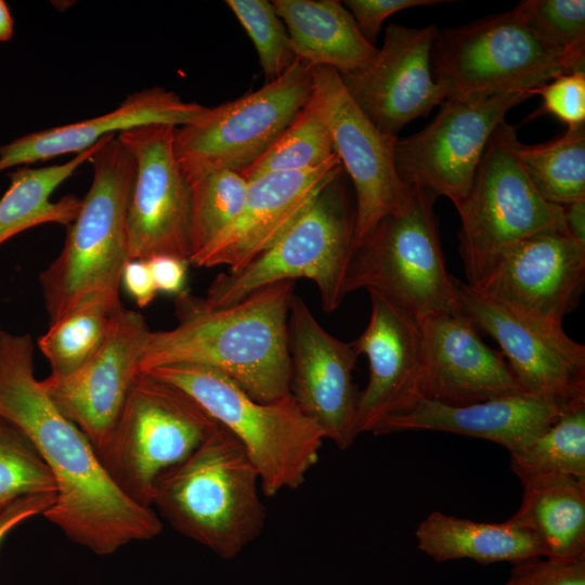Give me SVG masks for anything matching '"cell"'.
Instances as JSON below:
<instances>
[{
  "instance_id": "cell-24",
  "label": "cell",
  "mask_w": 585,
  "mask_h": 585,
  "mask_svg": "<svg viewBox=\"0 0 585 585\" xmlns=\"http://www.w3.org/2000/svg\"><path fill=\"white\" fill-rule=\"evenodd\" d=\"M563 412L531 394L491 399L467 405H446L425 398L386 419L374 434L431 430L484 439L509 453L543 432Z\"/></svg>"
},
{
  "instance_id": "cell-36",
  "label": "cell",
  "mask_w": 585,
  "mask_h": 585,
  "mask_svg": "<svg viewBox=\"0 0 585 585\" xmlns=\"http://www.w3.org/2000/svg\"><path fill=\"white\" fill-rule=\"evenodd\" d=\"M225 4L251 39L266 82L278 78L299 61L272 1L226 0Z\"/></svg>"
},
{
  "instance_id": "cell-21",
  "label": "cell",
  "mask_w": 585,
  "mask_h": 585,
  "mask_svg": "<svg viewBox=\"0 0 585 585\" xmlns=\"http://www.w3.org/2000/svg\"><path fill=\"white\" fill-rule=\"evenodd\" d=\"M370 315L352 342L368 361V381L358 396L355 431H374L420 398L422 342L419 322L376 291H368Z\"/></svg>"
},
{
  "instance_id": "cell-32",
  "label": "cell",
  "mask_w": 585,
  "mask_h": 585,
  "mask_svg": "<svg viewBox=\"0 0 585 585\" xmlns=\"http://www.w3.org/2000/svg\"><path fill=\"white\" fill-rule=\"evenodd\" d=\"M335 153L329 129L313 93L295 119L251 166L239 172L247 181L263 174L315 168Z\"/></svg>"
},
{
  "instance_id": "cell-26",
  "label": "cell",
  "mask_w": 585,
  "mask_h": 585,
  "mask_svg": "<svg viewBox=\"0 0 585 585\" xmlns=\"http://www.w3.org/2000/svg\"><path fill=\"white\" fill-rule=\"evenodd\" d=\"M415 537L418 549L435 562L515 563L543 557L537 537L511 517L493 523L432 511L418 524Z\"/></svg>"
},
{
  "instance_id": "cell-13",
  "label": "cell",
  "mask_w": 585,
  "mask_h": 585,
  "mask_svg": "<svg viewBox=\"0 0 585 585\" xmlns=\"http://www.w3.org/2000/svg\"><path fill=\"white\" fill-rule=\"evenodd\" d=\"M455 287L460 312L498 343L529 394L562 412L585 405V346L562 324L515 311L457 278Z\"/></svg>"
},
{
  "instance_id": "cell-6",
  "label": "cell",
  "mask_w": 585,
  "mask_h": 585,
  "mask_svg": "<svg viewBox=\"0 0 585 585\" xmlns=\"http://www.w3.org/2000/svg\"><path fill=\"white\" fill-rule=\"evenodd\" d=\"M437 195L412 186L406 204L384 218L353 251L346 295L376 291L416 320L460 312L455 277L441 248Z\"/></svg>"
},
{
  "instance_id": "cell-29",
  "label": "cell",
  "mask_w": 585,
  "mask_h": 585,
  "mask_svg": "<svg viewBox=\"0 0 585 585\" xmlns=\"http://www.w3.org/2000/svg\"><path fill=\"white\" fill-rule=\"evenodd\" d=\"M120 306L119 292L95 291L50 324L38 346L50 363L52 376L75 372L98 351Z\"/></svg>"
},
{
  "instance_id": "cell-20",
  "label": "cell",
  "mask_w": 585,
  "mask_h": 585,
  "mask_svg": "<svg viewBox=\"0 0 585 585\" xmlns=\"http://www.w3.org/2000/svg\"><path fill=\"white\" fill-rule=\"evenodd\" d=\"M421 398L446 405L529 394L502 352L483 342L463 312L419 320Z\"/></svg>"
},
{
  "instance_id": "cell-44",
  "label": "cell",
  "mask_w": 585,
  "mask_h": 585,
  "mask_svg": "<svg viewBox=\"0 0 585 585\" xmlns=\"http://www.w3.org/2000/svg\"><path fill=\"white\" fill-rule=\"evenodd\" d=\"M13 18L5 1L0 0V42L8 41L13 36Z\"/></svg>"
},
{
  "instance_id": "cell-1",
  "label": "cell",
  "mask_w": 585,
  "mask_h": 585,
  "mask_svg": "<svg viewBox=\"0 0 585 585\" xmlns=\"http://www.w3.org/2000/svg\"><path fill=\"white\" fill-rule=\"evenodd\" d=\"M0 417L31 441L50 469L55 502L43 517L72 542L96 555H110L161 532L158 514L115 484L89 438L36 379L29 334L0 330Z\"/></svg>"
},
{
  "instance_id": "cell-33",
  "label": "cell",
  "mask_w": 585,
  "mask_h": 585,
  "mask_svg": "<svg viewBox=\"0 0 585 585\" xmlns=\"http://www.w3.org/2000/svg\"><path fill=\"white\" fill-rule=\"evenodd\" d=\"M248 181L229 169L210 171L191 182V257L212 244L237 218Z\"/></svg>"
},
{
  "instance_id": "cell-39",
  "label": "cell",
  "mask_w": 585,
  "mask_h": 585,
  "mask_svg": "<svg viewBox=\"0 0 585 585\" xmlns=\"http://www.w3.org/2000/svg\"><path fill=\"white\" fill-rule=\"evenodd\" d=\"M354 18L360 31L370 43H375L384 21L390 15L408 8L433 6L444 0H346L341 1Z\"/></svg>"
},
{
  "instance_id": "cell-43",
  "label": "cell",
  "mask_w": 585,
  "mask_h": 585,
  "mask_svg": "<svg viewBox=\"0 0 585 585\" xmlns=\"http://www.w3.org/2000/svg\"><path fill=\"white\" fill-rule=\"evenodd\" d=\"M562 207L567 233L585 246V200H576Z\"/></svg>"
},
{
  "instance_id": "cell-4",
  "label": "cell",
  "mask_w": 585,
  "mask_h": 585,
  "mask_svg": "<svg viewBox=\"0 0 585 585\" xmlns=\"http://www.w3.org/2000/svg\"><path fill=\"white\" fill-rule=\"evenodd\" d=\"M90 161V188L60 255L39 275L50 324L95 291L119 292L129 260L126 221L135 160L116 134H109Z\"/></svg>"
},
{
  "instance_id": "cell-25",
  "label": "cell",
  "mask_w": 585,
  "mask_h": 585,
  "mask_svg": "<svg viewBox=\"0 0 585 585\" xmlns=\"http://www.w3.org/2000/svg\"><path fill=\"white\" fill-rule=\"evenodd\" d=\"M296 57L310 67L339 75L367 66L378 48L365 39L354 18L337 0H274Z\"/></svg>"
},
{
  "instance_id": "cell-5",
  "label": "cell",
  "mask_w": 585,
  "mask_h": 585,
  "mask_svg": "<svg viewBox=\"0 0 585 585\" xmlns=\"http://www.w3.org/2000/svg\"><path fill=\"white\" fill-rule=\"evenodd\" d=\"M146 373L186 392L239 441L256 466L263 494L298 489L317 463L324 435L290 394L259 402L225 375L200 365L174 364Z\"/></svg>"
},
{
  "instance_id": "cell-19",
  "label": "cell",
  "mask_w": 585,
  "mask_h": 585,
  "mask_svg": "<svg viewBox=\"0 0 585 585\" xmlns=\"http://www.w3.org/2000/svg\"><path fill=\"white\" fill-rule=\"evenodd\" d=\"M472 287L515 311L562 324L584 292L585 246L566 230L535 234L509 249Z\"/></svg>"
},
{
  "instance_id": "cell-34",
  "label": "cell",
  "mask_w": 585,
  "mask_h": 585,
  "mask_svg": "<svg viewBox=\"0 0 585 585\" xmlns=\"http://www.w3.org/2000/svg\"><path fill=\"white\" fill-rule=\"evenodd\" d=\"M515 9L545 46L566 57L575 70H584V0H525Z\"/></svg>"
},
{
  "instance_id": "cell-10",
  "label": "cell",
  "mask_w": 585,
  "mask_h": 585,
  "mask_svg": "<svg viewBox=\"0 0 585 585\" xmlns=\"http://www.w3.org/2000/svg\"><path fill=\"white\" fill-rule=\"evenodd\" d=\"M431 70L446 98L529 92L558 75L577 72L529 29L515 8L438 29Z\"/></svg>"
},
{
  "instance_id": "cell-17",
  "label": "cell",
  "mask_w": 585,
  "mask_h": 585,
  "mask_svg": "<svg viewBox=\"0 0 585 585\" xmlns=\"http://www.w3.org/2000/svg\"><path fill=\"white\" fill-rule=\"evenodd\" d=\"M289 394L339 450L355 441L359 393L352 381L358 354L326 332L302 298L294 296L288 320Z\"/></svg>"
},
{
  "instance_id": "cell-41",
  "label": "cell",
  "mask_w": 585,
  "mask_h": 585,
  "mask_svg": "<svg viewBox=\"0 0 585 585\" xmlns=\"http://www.w3.org/2000/svg\"><path fill=\"white\" fill-rule=\"evenodd\" d=\"M157 291L179 295L183 291L187 261L172 256H156L147 260Z\"/></svg>"
},
{
  "instance_id": "cell-38",
  "label": "cell",
  "mask_w": 585,
  "mask_h": 585,
  "mask_svg": "<svg viewBox=\"0 0 585 585\" xmlns=\"http://www.w3.org/2000/svg\"><path fill=\"white\" fill-rule=\"evenodd\" d=\"M542 558L512 563L503 585H585V558L571 561Z\"/></svg>"
},
{
  "instance_id": "cell-14",
  "label": "cell",
  "mask_w": 585,
  "mask_h": 585,
  "mask_svg": "<svg viewBox=\"0 0 585 585\" xmlns=\"http://www.w3.org/2000/svg\"><path fill=\"white\" fill-rule=\"evenodd\" d=\"M174 130L150 123L116 134L136 169L126 221L129 260L172 256L190 263L192 187L174 154Z\"/></svg>"
},
{
  "instance_id": "cell-11",
  "label": "cell",
  "mask_w": 585,
  "mask_h": 585,
  "mask_svg": "<svg viewBox=\"0 0 585 585\" xmlns=\"http://www.w3.org/2000/svg\"><path fill=\"white\" fill-rule=\"evenodd\" d=\"M311 67L296 62L278 78L176 128V157L188 182L219 169L242 172L260 158L313 93Z\"/></svg>"
},
{
  "instance_id": "cell-40",
  "label": "cell",
  "mask_w": 585,
  "mask_h": 585,
  "mask_svg": "<svg viewBox=\"0 0 585 585\" xmlns=\"http://www.w3.org/2000/svg\"><path fill=\"white\" fill-rule=\"evenodd\" d=\"M55 502L54 493L26 495L0 507V544L22 522L44 515Z\"/></svg>"
},
{
  "instance_id": "cell-16",
  "label": "cell",
  "mask_w": 585,
  "mask_h": 585,
  "mask_svg": "<svg viewBox=\"0 0 585 585\" xmlns=\"http://www.w3.org/2000/svg\"><path fill=\"white\" fill-rule=\"evenodd\" d=\"M150 332L142 314L121 304L103 343L82 366L66 376L40 380L56 408L89 438L96 452L109 438L140 373Z\"/></svg>"
},
{
  "instance_id": "cell-15",
  "label": "cell",
  "mask_w": 585,
  "mask_h": 585,
  "mask_svg": "<svg viewBox=\"0 0 585 585\" xmlns=\"http://www.w3.org/2000/svg\"><path fill=\"white\" fill-rule=\"evenodd\" d=\"M311 72L313 98L329 129L335 153L354 186L355 249L384 218L406 204L412 186L406 185L396 171L398 135L387 134L373 123L335 69L315 66Z\"/></svg>"
},
{
  "instance_id": "cell-35",
  "label": "cell",
  "mask_w": 585,
  "mask_h": 585,
  "mask_svg": "<svg viewBox=\"0 0 585 585\" xmlns=\"http://www.w3.org/2000/svg\"><path fill=\"white\" fill-rule=\"evenodd\" d=\"M56 493L55 480L31 441L0 417V507L26 495Z\"/></svg>"
},
{
  "instance_id": "cell-18",
  "label": "cell",
  "mask_w": 585,
  "mask_h": 585,
  "mask_svg": "<svg viewBox=\"0 0 585 585\" xmlns=\"http://www.w3.org/2000/svg\"><path fill=\"white\" fill-rule=\"evenodd\" d=\"M437 31L434 25L413 28L390 23L374 60L362 69L339 75L354 102L382 132L396 135L446 99L431 70Z\"/></svg>"
},
{
  "instance_id": "cell-8",
  "label": "cell",
  "mask_w": 585,
  "mask_h": 585,
  "mask_svg": "<svg viewBox=\"0 0 585 585\" xmlns=\"http://www.w3.org/2000/svg\"><path fill=\"white\" fill-rule=\"evenodd\" d=\"M516 129L503 120L494 130L466 197L458 251L467 284L477 286L518 243L542 232L566 230L563 207L545 200L517 157Z\"/></svg>"
},
{
  "instance_id": "cell-42",
  "label": "cell",
  "mask_w": 585,
  "mask_h": 585,
  "mask_svg": "<svg viewBox=\"0 0 585 585\" xmlns=\"http://www.w3.org/2000/svg\"><path fill=\"white\" fill-rule=\"evenodd\" d=\"M121 283L140 308L148 306L158 292L147 260H128Z\"/></svg>"
},
{
  "instance_id": "cell-31",
  "label": "cell",
  "mask_w": 585,
  "mask_h": 585,
  "mask_svg": "<svg viewBox=\"0 0 585 585\" xmlns=\"http://www.w3.org/2000/svg\"><path fill=\"white\" fill-rule=\"evenodd\" d=\"M520 481L566 474L585 480V405L563 412L556 421L509 453Z\"/></svg>"
},
{
  "instance_id": "cell-22",
  "label": "cell",
  "mask_w": 585,
  "mask_h": 585,
  "mask_svg": "<svg viewBox=\"0 0 585 585\" xmlns=\"http://www.w3.org/2000/svg\"><path fill=\"white\" fill-rule=\"evenodd\" d=\"M342 173L336 155L308 170L272 172L248 181L234 222L206 249L192 257L199 268L237 271L275 243L320 192Z\"/></svg>"
},
{
  "instance_id": "cell-30",
  "label": "cell",
  "mask_w": 585,
  "mask_h": 585,
  "mask_svg": "<svg viewBox=\"0 0 585 585\" xmlns=\"http://www.w3.org/2000/svg\"><path fill=\"white\" fill-rule=\"evenodd\" d=\"M518 160L536 192L560 206L585 200V125L557 139L517 146Z\"/></svg>"
},
{
  "instance_id": "cell-2",
  "label": "cell",
  "mask_w": 585,
  "mask_h": 585,
  "mask_svg": "<svg viewBox=\"0 0 585 585\" xmlns=\"http://www.w3.org/2000/svg\"><path fill=\"white\" fill-rule=\"evenodd\" d=\"M294 287V281L272 284L222 308H209L183 290L174 301L178 324L150 332L139 372L200 365L225 375L259 402L289 395L288 320Z\"/></svg>"
},
{
  "instance_id": "cell-12",
  "label": "cell",
  "mask_w": 585,
  "mask_h": 585,
  "mask_svg": "<svg viewBox=\"0 0 585 585\" xmlns=\"http://www.w3.org/2000/svg\"><path fill=\"white\" fill-rule=\"evenodd\" d=\"M529 92L451 95L422 130L398 140L394 151L400 179L447 197L457 206L468 194L496 127Z\"/></svg>"
},
{
  "instance_id": "cell-27",
  "label": "cell",
  "mask_w": 585,
  "mask_h": 585,
  "mask_svg": "<svg viewBox=\"0 0 585 585\" xmlns=\"http://www.w3.org/2000/svg\"><path fill=\"white\" fill-rule=\"evenodd\" d=\"M521 505L511 518L538 540L543 557L585 558V480L552 474L521 481Z\"/></svg>"
},
{
  "instance_id": "cell-28",
  "label": "cell",
  "mask_w": 585,
  "mask_h": 585,
  "mask_svg": "<svg viewBox=\"0 0 585 585\" xmlns=\"http://www.w3.org/2000/svg\"><path fill=\"white\" fill-rule=\"evenodd\" d=\"M106 136L64 164L22 167L9 174L10 185L0 198V245L36 225L57 223L68 226L76 219L80 198L66 195L51 202L50 196L78 167L90 161Z\"/></svg>"
},
{
  "instance_id": "cell-3",
  "label": "cell",
  "mask_w": 585,
  "mask_h": 585,
  "mask_svg": "<svg viewBox=\"0 0 585 585\" xmlns=\"http://www.w3.org/2000/svg\"><path fill=\"white\" fill-rule=\"evenodd\" d=\"M260 490L248 453L219 426L187 458L158 478L151 505L177 532L231 559L264 528L266 509Z\"/></svg>"
},
{
  "instance_id": "cell-23",
  "label": "cell",
  "mask_w": 585,
  "mask_h": 585,
  "mask_svg": "<svg viewBox=\"0 0 585 585\" xmlns=\"http://www.w3.org/2000/svg\"><path fill=\"white\" fill-rule=\"evenodd\" d=\"M209 107L173 91L151 87L129 94L109 113L22 135L0 145V171L65 154H78L109 134L150 123L177 128L202 118Z\"/></svg>"
},
{
  "instance_id": "cell-7",
  "label": "cell",
  "mask_w": 585,
  "mask_h": 585,
  "mask_svg": "<svg viewBox=\"0 0 585 585\" xmlns=\"http://www.w3.org/2000/svg\"><path fill=\"white\" fill-rule=\"evenodd\" d=\"M341 174L268 249L242 269L220 273L202 298L204 304L232 306L265 286L303 277L317 286L323 310L335 311L346 297L344 283L354 251V213Z\"/></svg>"
},
{
  "instance_id": "cell-37",
  "label": "cell",
  "mask_w": 585,
  "mask_h": 585,
  "mask_svg": "<svg viewBox=\"0 0 585 585\" xmlns=\"http://www.w3.org/2000/svg\"><path fill=\"white\" fill-rule=\"evenodd\" d=\"M543 99L534 115L550 114L568 128L585 125V70L564 73L529 91Z\"/></svg>"
},
{
  "instance_id": "cell-9",
  "label": "cell",
  "mask_w": 585,
  "mask_h": 585,
  "mask_svg": "<svg viewBox=\"0 0 585 585\" xmlns=\"http://www.w3.org/2000/svg\"><path fill=\"white\" fill-rule=\"evenodd\" d=\"M219 426L180 388L139 373L98 455L129 498L152 508L158 478L187 458Z\"/></svg>"
}]
</instances>
